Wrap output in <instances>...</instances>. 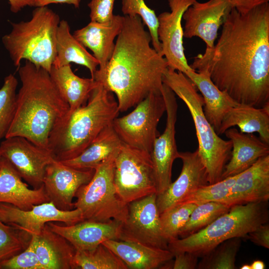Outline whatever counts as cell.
<instances>
[{
	"instance_id": "1",
	"label": "cell",
	"mask_w": 269,
	"mask_h": 269,
	"mask_svg": "<svg viewBox=\"0 0 269 269\" xmlns=\"http://www.w3.org/2000/svg\"><path fill=\"white\" fill-rule=\"evenodd\" d=\"M211 49L190 66L241 105L269 106V3L240 13L232 8Z\"/></svg>"
},
{
	"instance_id": "2",
	"label": "cell",
	"mask_w": 269,
	"mask_h": 269,
	"mask_svg": "<svg viewBox=\"0 0 269 269\" xmlns=\"http://www.w3.org/2000/svg\"><path fill=\"white\" fill-rule=\"evenodd\" d=\"M112 55L93 78L117 97L120 112L136 106L151 93H161L165 58L150 45L151 37L138 15L124 16Z\"/></svg>"
},
{
	"instance_id": "3",
	"label": "cell",
	"mask_w": 269,
	"mask_h": 269,
	"mask_svg": "<svg viewBox=\"0 0 269 269\" xmlns=\"http://www.w3.org/2000/svg\"><path fill=\"white\" fill-rule=\"evenodd\" d=\"M21 86L16 94L14 117L5 138L22 136L48 149L49 134L69 109L45 69L26 60L19 67Z\"/></svg>"
},
{
	"instance_id": "4",
	"label": "cell",
	"mask_w": 269,
	"mask_h": 269,
	"mask_svg": "<svg viewBox=\"0 0 269 269\" xmlns=\"http://www.w3.org/2000/svg\"><path fill=\"white\" fill-rule=\"evenodd\" d=\"M120 113L114 94L98 83L84 105L70 109L55 123L49 134L48 149L62 161L81 154Z\"/></svg>"
},
{
	"instance_id": "5",
	"label": "cell",
	"mask_w": 269,
	"mask_h": 269,
	"mask_svg": "<svg viewBox=\"0 0 269 269\" xmlns=\"http://www.w3.org/2000/svg\"><path fill=\"white\" fill-rule=\"evenodd\" d=\"M162 82L183 101L190 113L198 142V154L206 168L208 183L220 181L231 156V141L216 134L204 114L202 95L184 74L167 67L163 74Z\"/></svg>"
},
{
	"instance_id": "6",
	"label": "cell",
	"mask_w": 269,
	"mask_h": 269,
	"mask_svg": "<svg viewBox=\"0 0 269 269\" xmlns=\"http://www.w3.org/2000/svg\"><path fill=\"white\" fill-rule=\"evenodd\" d=\"M268 201L231 206L229 210L211 224L188 237L168 243L174 255L189 252L202 257L223 242L233 238H246L260 225L268 223Z\"/></svg>"
},
{
	"instance_id": "7",
	"label": "cell",
	"mask_w": 269,
	"mask_h": 269,
	"mask_svg": "<svg viewBox=\"0 0 269 269\" xmlns=\"http://www.w3.org/2000/svg\"><path fill=\"white\" fill-rule=\"evenodd\" d=\"M60 18L47 6H37L31 18L11 23V32L3 36L2 43L14 65L23 59L50 71L56 55V44Z\"/></svg>"
},
{
	"instance_id": "8",
	"label": "cell",
	"mask_w": 269,
	"mask_h": 269,
	"mask_svg": "<svg viewBox=\"0 0 269 269\" xmlns=\"http://www.w3.org/2000/svg\"><path fill=\"white\" fill-rule=\"evenodd\" d=\"M117 155L98 165L90 182L76 192L74 208L81 211L84 220L105 222L115 220L123 223L127 217L128 204L120 198L114 184Z\"/></svg>"
},
{
	"instance_id": "9",
	"label": "cell",
	"mask_w": 269,
	"mask_h": 269,
	"mask_svg": "<svg viewBox=\"0 0 269 269\" xmlns=\"http://www.w3.org/2000/svg\"><path fill=\"white\" fill-rule=\"evenodd\" d=\"M114 180L117 194L128 204L156 194L150 153L123 142L115 159Z\"/></svg>"
},
{
	"instance_id": "10",
	"label": "cell",
	"mask_w": 269,
	"mask_h": 269,
	"mask_svg": "<svg viewBox=\"0 0 269 269\" xmlns=\"http://www.w3.org/2000/svg\"><path fill=\"white\" fill-rule=\"evenodd\" d=\"M165 110L161 94L151 93L131 113L115 118L112 126L124 143L151 153L154 141L160 135L157 126Z\"/></svg>"
},
{
	"instance_id": "11",
	"label": "cell",
	"mask_w": 269,
	"mask_h": 269,
	"mask_svg": "<svg viewBox=\"0 0 269 269\" xmlns=\"http://www.w3.org/2000/svg\"><path fill=\"white\" fill-rule=\"evenodd\" d=\"M153 193L128 204L127 217L123 223L120 240L168 249L161 227L160 214Z\"/></svg>"
},
{
	"instance_id": "12",
	"label": "cell",
	"mask_w": 269,
	"mask_h": 269,
	"mask_svg": "<svg viewBox=\"0 0 269 269\" xmlns=\"http://www.w3.org/2000/svg\"><path fill=\"white\" fill-rule=\"evenodd\" d=\"M161 94L165 105L167 115L166 125L163 133L155 139L150 153L157 195L163 192L172 182V164L179 155L175 139V124L178 108L175 94L163 83Z\"/></svg>"
},
{
	"instance_id": "13",
	"label": "cell",
	"mask_w": 269,
	"mask_h": 269,
	"mask_svg": "<svg viewBox=\"0 0 269 269\" xmlns=\"http://www.w3.org/2000/svg\"><path fill=\"white\" fill-rule=\"evenodd\" d=\"M0 154L33 189L43 185L46 168L54 159L49 149L19 136L5 138L0 141Z\"/></svg>"
},
{
	"instance_id": "14",
	"label": "cell",
	"mask_w": 269,
	"mask_h": 269,
	"mask_svg": "<svg viewBox=\"0 0 269 269\" xmlns=\"http://www.w3.org/2000/svg\"><path fill=\"white\" fill-rule=\"evenodd\" d=\"M197 0H168L170 11L158 16L157 34L161 44V54L168 67L183 74L193 70L188 64L183 46V29L181 21L187 9Z\"/></svg>"
},
{
	"instance_id": "15",
	"label": "cell",
	"mask_w": 269,
	"mask_h": 269,
	"mask_svg": "<svg viewBox=\"0 0 269 269\" xmlns=\"http://www.w3.org/2000/svg\"><path fill=\"white\" fill-rule=\"evenodd\" d=\"M0 219L31 236L38 235L50 222L72 225L84 220L79 209L61 210L50 201L34 205L26 211L9 204L0 203Z\"/></svg>"
},
{
	"instance_id": "16",
	"label": "cell",
	"mask_w": 269,
	"mask_h": 269,
	"mask_svg": "<svg viewBox=\"0 0 269 269\" xmlns=\"http://www.w3.org/2000/svg\"><path fill=\"white\" fill-rule=\"evenodd\" d=\"M95 169H78L54 159L46 167L43 179L45 192L58 209L74 208L73 199L79 188L92 179Z\"/></svg>"
},
{
	"instance_id": "17",
	"label": "cell",
	"mask_w": 269,
	"mask_h": 269,
	"mask_svg": "<svg viewBox=\"0 0 269 269\" xmlns=\"http://www.w3.org/2000/svg\"><path fill=\"white\" fill-rule=\"evenodd\" d=\"M232 7L227 0H197L184 12L183 37H198L206 44V48L214 47L218 31L223 25Z\"/></svg>"
},
{
	"instance_id": "18",
	"label": "cell",
	"mask_w": 269,
	"mask_h": 269,
	"mask_svg": "<svg viewBox=\"0 0 269 269\" xmlns=\"http://www.w3.org/2000/svg\"><path fill=\"white\" fill-rule=\"evenodd\" d=\"M182 161L181 173L162 193L157 195L156 205L160 214L180 204L198 188L208 184L206 168L198 150L194 152H179Z\"/></svg>"
},
{
	"instance_id": "19",
	"label": "cell",
	"mask_w": 269,
	"mask_h": 269,
	"mask_svg": "<svg viewBox=\"0 0 269 269\" xmlns=\"http://www.w3.org/2000/svg\"><path fill=\"white\" fill-rule=\"evenodd\" d=\"M269 199V155L260 158L237 174L227 196L220 203L229 207Z\"/></svg>"
},
{
	"instance_id": "20",
	"label": "cell",
	"mask_w": 269,
	"mask_h": 269,
	"mask_svg": "<svg viewBox=\"0 0 269 269\" xmlns=\"http://www.w3.org/2000/svg\"><path fill=\"white\" fill-rule=\"evenodd\" d=\"M54 232L65 238L76 251L90 250L108 240H120L122 222L111 220L102 222L84 220L72 225L47 223Z\"/></svg>"
},
{
	"instance_id": "21",
	"label": "cell",
	"mask_w": 269,
	"mask_h": 269,
	"mask_svg": "<svg viewBox=\"0 0 269 269\" xmlns=\"http://www.w3.org/2000/svg\"><path fill=\"white\" fill-rule=\"evenodd\" d=\"M124 18V16L114 15L108 23L90 21L74 32V37L84 47L92 51L99 63L98 69H103L109 62L114 50L115 39L122 29Z\"/></svg>"
},
{
	"instance_id": "22",
	"label": "cell",
	"mask_w": 269,
	"mask_h": 269,
	"mask_svg": "<svg viewBox=\"0 0 269 269\" xmlns=\"http://www.w3.org/2000/svg\"><path fill=\"white\" fill-rule=\"evenodd\" d=\"M232 142L228 162L225 165L222 179L237 175L254 164L260 158L269 155V144L252 134L242 133L234 128L224 133Z\"/></svg>"
},
{
	"instance_id": "23",
	"label": "cell",
	"mask_w": 269,
	"mask_h": 269,
	"mask_svg": "<svg viewBox=\"0 0 269 269\" xmlns=\"http://www.w3.org/2000/svg\"><path fill=\"white\" fill-rule=\"evenodd\" d=\"M43 184L38 189H30L13 166L2 157L0 166V203L12 205L23 210L49 202Z\"/></svg>"
},
{
	"instance_id": "24",
	"label": "cell",
	"mask_w": 269,
	"mask_h": 269,
	"mask_svg": "<svg viewBox=\"0 0 269 269\" xmlns=\"http://www.w3.org/2000/svg\"><path fill=\"white\" fill-rule=\"evenodd\" d=\"M33 236L41 269H75V249L65 238L53 231L47 224L38 235Z\"/></svg>"
},
{
	"instance_id": "25",
	"label": "cell",
	"mask_w": 269,
	"mask_h": 269,
	"mask_svg": "<svg viewBox=\"0 0 269 269\" xmlns=\"http://www.w3.org/2000/svg\"><path fill=\"white\" fill-rule=\"evenodd\" d=\"M102 244L108 248L131 269H155L171 261L173 254L168 249L140 243L108 240Z\"/></svg>"
},
{
	"instance_id": "26",
	"label": "cell",
	"mask_w": 269,
	"mask_h": 269,
	"mask_svg": "<svg viewBox=\"0 0 269 269\" xmlns=\"http://www.w3.org/2000/svg\"><path fill=\"white\" fill-rule=\"evenodd\" d=\"M185 75L201 93L204 101V114L218 134L225 114L231 108L240 104L225 92L218 88L207 72H196L192 70L187 72Z\"/></svg>"
},
{
	"instance_id": "27",
	"label": "cell",
	"mask_w": 269,
	"mask_h": 269,
	"mask_svg": "<svg viewBox=\"0 0 269 269\" xmlns=\"http://www.w3.org/2000/svg\"><path fill=\"white\" fill-rule=\"evenodd\" d=\"M235 126L242 133H257L263 141L269 144V106L257 108L240 104L231 108L222 120L218 135Z\"/></svg>"
},
{
	"instance_id": "28",
	"label": "cell",
	"mask_w": 269,
	"mask_h": 269,
	"mask_svg": "<svg viewBox=\"0 0 269 269\" xmlns=\"http://www.w3.org/2000/svg\"><path fill=\"white\" fill-rule=\"evenodd\" d=\"M49 73L71 110L86 104L92 91L98 84L92 78H84L76 75L73 72L70 64L60 67L52 65Z\"/></svg>"
},
{
	"instance_id": "29",
	"label": "cell",
	"mask_w": 269,
	"mask_h": 269,
	"mask_svg": "<svg viewBox=\"0 0 269 269\" xmlns=\"http://www.w3.org/2000/svg\"><path fill=\"white\" fill-rule=\"evenodd\" d=\"M122 143L111 124L105 128L78 156L61 162L76 169H94L110 156L117 154Z\"/></svg>"
},
{
	"instance_id": "30",
	"label": "cell",
	"mask_w": 269,
	"mask_h": 269,
	"mask_svg": "<svg viewBox=\"0 0 269 269\" xmlns=\"http://www.w3.org/2000/svg\"><path fill=\"white\" fill-rule=\"evenodd\" d=\"M56 50L53 66L60 67L74 63L88 68L93 78L99 63L70 33V26L65 20L60 21L57 28Z\"/></svg>"
},
{
	"instance_id": "31",
	"label": "cell",
	"mask_w": 269,
	"mask_h": 269,
	"mask_svg": "<svg viewBox=\"0 0 269 269\" xmlns=\"http://www.w3.org/2000/svg\"><path fill=\"white\" fill-rule=\"evenodd\" d=\"M74 265L75 269H128L119 257L102 244L92 250L76 251Z\"/></svg>"
},
{
	"instance_id": "32",
	"label": "cell",
	"mask_w": 269,
	"mask_h": 269,
	"mask_svg": "<svg viewBox=\"0 0 269 269\" xmlns=\"http://www.w3.org/2000/svg\"><path fill=\"white\" fill-rule=\"evenodd\" d=\"M241 245V238L227 240L213 249L198 263L199 269H235L236 258Z\"/></svg>"
},
{
	"instance_id": "33",
	"label": "cell",
	"mask_w": 269,
	"mask_h": 269,
	"mask_svg": "<svg viewBox=\"0 0 269 269\" xmlns=\"http://www.w3.org/2000/svg\"><path fill=\"white\" fill-rule=\"evenodd\" d=\"M231 207L218 202H210L196 205L179 237L183 238L203 229L216 219L228 212Z\"/></svg>"
},
{
	"instance_id": "34",
	"label": "cell",
	"mask_w": 269,
	"mask_h": 269,
	"mask_svg": "<svg viewBox=\"0 0 269 269\" xmlns=\"http://www.w3.org/2000/svg\"><path fill=\"white\" fill-rule=\"evenodd\" d=\"M17 84L16 77L10 74L0 89V142L5 138L14 117Z\"/></svg>"
},
{
	"instance_id": "35",
	"label": "cell",
	"mask_w": 269,
	"mask_h": 269,
	"mask_svg": "<svg viewBox=\"0 0 269 269\" xmlns=\"http://www.w3.org/2000/svg\"><path fill=\"white\" fill-rule=\"evenodd\" d=\"M196 206L194 204H180L160 214L162 235L168 243L178 238L181 230Z\"/></svg>"
},
{
	"instance_id": "36",
	"label": "cell",
	"mask_w": 269,
	"mask_h": 269,
	"mask_svg": "<svg viewBox=\"0 0 269 269\" xmlns=\"http://www.w3.org/2000/svg\"><path fill=\"white\" fill-rule=\"evenodd\" d=\"M122 11L124 15H138L141 18L147 27L152 47L161 54V44L157 34L158 20L155 11L146 5L144 0H122Z\"/></svg>"
},
{
	"instance_id": "37",
	"label": "cell",
	"mask_w": 269,
	"mask_h": 269,
	"mask_svg": "<svg viewBox=\"0 0 269 269\" xmlns=\"http://www.w3.org/2000/svg\"><path fill=\"white\" fill-rule=\"evenodd\" d=\"M31 236L0 219V265L24 250Z\"/></svg>"
},
{
	"instance_id": "38",
	"label": "cell",
	"mask_w": 269,
	"mask_h": 269,
	"mask_svg": "<svg viewBox=\"0 0 269 269\" xmlns=\"http://www.w3.org/2000/svg\"><path fill=\"white\" fill-rule=\"evenodd\" d=\"M237 175L227 177L215 183L208 184L198 188L180 204L198 205L210 202H221L228 195Z\"/></svg>"
},
{
	"instance_id": "39",
	"label": "cell",
	"mask_w": 269,
	"mask_h": 269,
	"mask_svg": "<svg viewBox=\"0 0 269 269\" xmlns=\"http://www.w3.org/2000/svg\"><path fill=\"white\" fill-rule=\"evenodd\" d=\"M0 269H41L36 253L34 237L31 236L24 250L3 261L0 265Z\"/></svg>"
},
{
	"instance_id": "40",
	"label": "cell",
	"mask_w": 269,
	"mask_h": 269,
	"mask_svg": "<svg viewBox=\"0 0 269 269\" xmlns=\"http://www.w3.org/2000/svg\"><path fill=\"white\" fill-rule=\"evenodd\" d=\"M115 0H91L88 4L90 9L91 21L102 23L110 22L114 14L113 8Z\"/></svg>"
},
{
	"instance_id": "41",
	"label": "cell",
	"mask_w": 269,
	"mask_h": 269,
	"mask_svg": "<svg viewBox=\"0 0 269 269\" xmlns=\"http://www.w3.org/2000/svg\"><path fill=\"white\" fill-rule=\"evenodd\" d=\"M246 238L255 244L269 248V224L268 223L262 224L247 235Z\"/></svg>"
},
{
	"instance_id": "42",
	"label": "cell",
	"mask_w": 269,
	"mask_h": 269,
	"mask_svg": "<svg viewBox=\"0 0 269 269\" xmlns=\"http://www.w3.org/2000/svg\"><path fill=\"white\" fill-rule=\"evenodd\" d=\"M172 266L173 269H195L197 268L198 257L189 252L176 254Z\"/></svg>"
},
{
	"instance_id": "43",
	"label": "cell",
	"mask_w": 269,
	"mask_h": 269,
	"mask_svg": "<svg viewBox=\"0 0 269 269\" xmlns=\"http://www.w3.org/2000/svg\"><path fill=\"white\" fill-rule=\"evenodd\" d=\"M232 8L245 13L254 7L269 1V0H227Z\"/></svg>"
},
{
	"instance_id": "44",
	"label": "cell",
	"mask_w": 269,
	"mask_h": 269,
	"mask_svg": "<svg viewBox=\"0 0 269 269\" xmlns=\"http://www.w3.org/2000/svg\"><path fill=\"white\" fill-rule=\"evenodd\" d=\"M10 10L17 13L25 6H36V0H8Z\"/></svg>"
},
{
	"instance_id": "45",
	"label": "cell",
	"mask_w": 269,
	"mask_h": 269,
	"mask_svg": "<svg viewBox=\"0 0 269 269\" xmlns=\"http://www.w3.org/2000/svg\"><path fill=\"white\" fill-rule=\"evenodd\" d=\"M81 0H36V7L47 6L51 3H65L73 5L78 8Z\"/></svg>"
},
{
	"instance_id": "46",
	"label": "cell",
	"mask_w": 269,
	"mask_h": 269,
	"mask_svg": "<svg viewBox=\"0 0 269 269\" xmlns=\"http://www.w3.org/2000/svg\"><path fill=\"white\" fill-rule=\"evenodd\" d=\"M251 269H264L266 266L265 263L261 260L254 261L251 265Z\"/></svg>"
},
{
	"instance_id": "47",
	"label": "cell",
	"mask_w": 269,
	"mask_h": 269,
	"mask_svg": "<svg viewBox=\"0 0 269 269\" xmlns=\"http://www.w3.org/2000/svg\"><path fill=\"white\" fill-rule=\"evenodd\" d=\"M240 269H251V265L244 264L241 266Z\"/></svg>"
},
{
	"instance_id": "48",
	"label": "cell",
	"mask_w": 269,
	"mask_h": 269,
	"mask_svg": "<svg viewBox=\"0 0 269 269\" xmlns=\"http://www.w3.org/2000/svg\"><path fill=\"white\" fill-rule=\"evenodd\" d=\"M1 159H2V157L0 154V164H1Z\"/></svg>"
}]
</instances>
